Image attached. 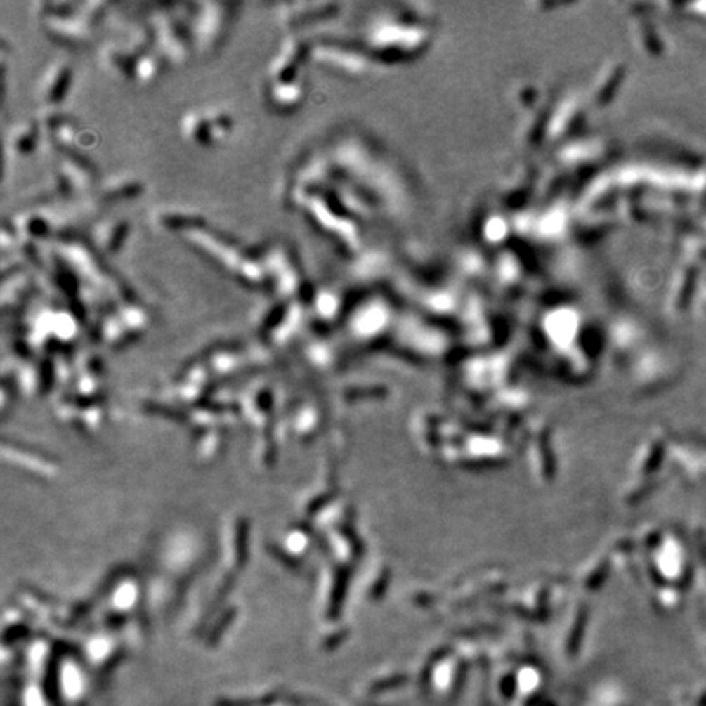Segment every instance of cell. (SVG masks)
Listing matches in <instances>:
<instances>
[{"label":"cell","mask_w":706,"mask_h":706,"mask_svg":"<svg viewBox=\"0 0 706 706\" xmlns=\"http://www.w3.org/2000/svg\"><path fill=\"white\" fill-rule=\"evenodd\" d=\"M64 66H67V64H58L56 67L51 69V71L48 72L46 79L43 80L41 90H43V97L46 100H56L58 95L63 93L61 89H59V85H64V84L67 85L69 71H67V67H64Z\"/></svg>","instance_id":"cell-1"}]
</instances>
